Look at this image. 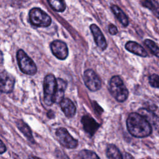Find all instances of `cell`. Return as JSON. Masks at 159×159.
<instances>
[{
	"label": "cell",
	"mask_w": 159,
	"mask_h": 159,
	"mask_svg": "<svg viewBox=\"0 0 159 159\" xmlns=\"http://www.w3.org/2000/svg\"><path fill=\"white\" fill-rule=\"evenodd\" d=\"M126 124L129 133L137 138L146 137L152 132L149 122L139 113H130L127 117Z\"/></svg>",
	"instance_id": "6da1fadb"
},
{
	"label": "cell",
	"mask_w": 159,
	"mask_h": 159,
	"mask_svg": "<svg viewBox=\"0 0 159 159\" xmlns=\"http://www.w3.org/2000/svg\"><path fill=\"white\" fill-rule=\"evenodd\" d=\"M111 95L118 102H124L128 98L129 91L119 76H112L109 83Z\"/></svg>",
	"instance_id": "7a4b0ae2"
},
{
	"label": "cell",
	"mask_w": 159,
	"mask_h": 159,
	"mask_svg": "<svg viewBox=\"0 0 159 159\" xmlns=\"http://www.w3.org/2000/svg\"><path fill=\"white\" fill-rule=\"evenodd\" d=\"M17 61L20 71L28 75H34L37 73V68L35 63L27 54L22 49L17 52Z\"/></svg>",
	"instance_id": "3957f363"
},
{
	"label": "cell",
	"mask_w": 159,
	"mask_h": 159,
	"mask_svg": "<svg viewBox=\"0 0 159 159\" xmlns=\"http://www.w3.org/2000/svg\"><path fill=\"white\" fill-rule=\"evenodd\" d=\"M57 89V79L53 74H48L43 80L44 101L47 106L54 103V98Z\"/></svg>",
	"instance_id": "277c9868"
},
{
	"label": "cell",
	"mask_w": 159,
	"mask_h": 159,
	"mask_svg": "<svg viewBox=\"0 0 159 159\" xmlns=\"http://www.w3.org/2000/svg\"><path fill=\"white\" fill-rule=\"evenodd\" d=\"M29 16L31 24L36 27H47L51 24V17L40 8L34 7L31 9Z\"/></svg>",
	"instance_id": "5b68a950"
},
{
	"label": "cell",
	"mask_w": 159,
	"mask_h": 159,
	"mask_svg": "<svg viewBox=\"0 0 159 159\" xmlns=\"http://www.w3.org/2000/svg\"><path fill=\"white\" fill-rule=\"evenodd\" d=\"M84 82L86 86L91 91H96L101 88L102 81L98 74L91 69L84 72Z\"/></svg>",
	"instance_id": "8992f818"
},
{
	"label": "cell",
	"mask_w": 159,
	"mask_h": 159,
	"mask_svg": "<svg viewBox=\"0 0 159 159\" xmlns=\"http://www.w3.org/2000/svg\"><path fill=\"white\" fill-rule=\"evenodd\" d=\"M55 135L60 144L65 148H75L78 145V140L74 139L65 128L57 129Z\"/></svg>",
	"instance_id": "52a82bcc"
},
{
	"label": "cell",
	"mask_w": 159,
	"mask_h": 159,
	"mask_svg": "<svg viewBox=\"0 0 159 159\" xmlns=\"http://www.w3.org/2000/svg\"><path fill=\"white\" fill-rule=\"evenodd\" d=\"M50 49L53 55L58 59L65 60L68 55V49L66 44L63 41L55 40L51 42Z\"/></svg>",
	"instance_id": "ba28073f"
},
{
	"label": "cell",
	"mask_w": 159,
	"mask_h": 159,
	"mask_svg": "<svg viewBox=\"0 0 159 159\" xmlns=\"http://www.w3.org/2000/svg\"><path fill=\"white\" fill-rule=\"evenodd\" d=\"M0 89L1 93H11L14 89L15 84L14 77L8 72L3 71L1 73Z\"/></svg>",
	"instance_id": "9c48e42d"
},
{
	"label": "cell",
	"mask_w": 159,
	"mask_h": 159,
	"mask_svg": "<svg viewBox=\"0 0 159 159\" xmlns=\"http://www.w3.org/2000/svg\"><path fill=\"white\" fill-rule=\"evenodd\" d=\"M90 29L97 46L102 50H104L107 47V43L101 29L94 24L90 25Z\"/></svg>",
	"instance_id": "30bf717a"
},
{
	"label": "cell",
	"mask_w": 159,
	"mask_h": 159,
	"mask_svg": "<svg viewBox=\"0 0 159 159\" xmlns=\"http://www.w3.org/2000/svg\"><path fill=\"white\" fill-rule=\"evenodd\" d=\"M81 123L85 132L91 136L93 135L99 127V124L93 117L88 115L83 116Z\"/></svg>",
	"instance_id": "8fae6325"
},
{
	"label": "cell",
	"mask_w": 159,
	"mask_h": 159,
	"mask_svg": "<svg viewBox=\"0 0 159 159\" xmlns=\"http://www.w3.org/2000/svg\"><path fill=\"white\" fill-rule=\"evenodd\" d=\"M139 114L143 116L150 124H152L156 131L159 134V117L154 114L152 111L147 108H142L139 110Z\"/></svg>",
	"instance_id": "7c38bea8"
},
{
	"label": "cell",
	"mask_w": 159,
	"mask_h": 159,
	"mask_svg": "<svg viewBox=\"0 0 159 159\" xmlns=\"http://www.w3.org/2000/svg\"><path fill=\"white\" fill-rule=\"evenodd\" d=\"M125 49L129 52L141 57H147L148 53L145 49L139 43L134 41H129L125 45Z\"/></svg>",
	"instance_id": "4fadbf2b"
},
{
	"label": "cell",
	"mask_w": 159,
	"mask_h": 159,
	"mask_svg": "<svg viewBox=\"0 0 159 159\" xmlns=\"http://www.w3.org/2000/svg\"><path fill=\"white\" fill-rule=\"evenodd\" d=\"M60 107L67 117H72L76 113V107L68 98H63L60 102Z\"/></svg>",
	"instance_id": "5bb4252c"
},
{
	"label": "cell",
	"mask_w": 159,
	"mask_h": 159,
	"mask_svg": "<svg viewBox=\"0 0 159 159\" xmlns=\"http://www.w3.org/2000/svg\"><path fill=\"white\" fill-rule=\"evenodd\" d=\"M66 86L67 83L66 81L61 78H57V89L54 98V102L60 103L62 101Z\"/></svg>",
	"instance_id": "9a60e30c"
},
{
	"label": "cell",
	"mask_w": 159,
	"mask_h": 159,
	"mask_svg": "<svg viewBox=\"0 0 159 159\" xmlns=\"http://www.w3.org/2000/svg\"><path fill=\"white\" fill-rule=\"evenodd\" d=\"M111 8L114 14L116 16V17L119 20L121 24L124 27L128 26L129 24V19L127 15L123 12V11L116 5H112Z\"/></svg>",
	"instance_id": "2e32d148"
},
{
	"label": "cell",
	"mask_w": 159,
	"mask_h": 159,
	"mask_svg": "<svg viewBox=\"0 0 159 159\" xmlns=\"http://www.w3.org/2000/svg\"><path fill=\"white\" fill-rule=\"evenodd\" d=\"M142 5L149 9L153 15L159 19V3L156 0H142Z\"/></svg>",
	"instance_id": "e0dca14e"
},
{
	"label": "cell",
	"mask_w": 159,
	"mask_h": 159,
	"mask_svg": "<svg viewBox=\"0 0 159 159\" xmlns=\"http://www.w3.org/2000/svg\"><path fill=\"white\" fill-rule=\"evenodd\" d=\"M106 153L108 159H122L123 158L118 148L114 144H109L107 146Z\"/></svg>",
	"instance_id": "ac0fdd59"
},
{
	"label": "cell",
	"mask_w": 159,
	"mask_h": 159,
	"mask_svg": "<svg viewBox=\"0 0 159 159\" xmlns=\"http://www.w3.org/2000/svg\"><path fill=\"white\" fill-rule=\"evenodd\" d=\"M16 124L19 130H20L24 134V135L30 142L34 143V141L32 134V131L30 130V128L27 125V124L24 122L22 120H18L16 122Z\"/></svg>",
	"instance_id": "d6986e66"
},
{
	"label": "cell",
	"mask_w": 159,
	"mask_h": 159,
	"mask_svg": "<svg viewBox=\"0 0 159 159\" xmlns=\"http://www.w3.org/2000/svg\"><path fill=\"white\" fill-rule=\"evenodd\" d=\"M51 8L55 11L62 12L66 9V5L64 0H47Z\"/></svg>",
	"instance_id": "ffe728a7"
},
{
	"label": "cell",
	"mask_w": 159,
	"mask_h": 159,
	"mask_svg": "<svg viewBox=\"0 0 159 159\" xmlns=\"http://www.w3.org/2000/svg\"><path fill=\"white\" fill-rule=\"evenodd\" d=\"M143 43L146 47H147L153 55L159 58V47L153 40L147 39L144 40Z\"/></svg>",
	"instance_id": "44dd1931"
},
{
	"label": "cell",
	"mask_w": 159,
	"mask_h": 159,
	"mask_svg": "<svg viewBox=\"0 0 159 159\" xmlns=\"http://www.w3.org/2000/svg\"><path fill=\"white\" fill-rule=\"evenodd\" d=\"M78 155L80 159H100L95 152L86 149L81 150Z\"/></svg>",
	"instance_id": "7402d4cb"
},
{
	"label": "cell",
	"mask_w": 159,
	"mask_h": 159,
	"mask_svg": "<svg viewBox=\"0 0 159 159\" xmlns=\"http://www.w3.org/2000/svg\"><path fill=\"white\" fill-rule=\"evenodd\" d=\"M148 83L154 88H159V75L153 73L148 76Z\"/></svg>",
	"instance_id": "603a6c76"
},
{
	"label": "cell",
	"mask_w": 159,
	"mask_h": 159,
	"mask_svg": "<svg viewBox=\"0 0 159 159\" xmlns=\"http://www.w3.org/2000/svg\"><path fill=\"white\" fill-rule=\"evenodd\" d=\"M108 30H109V32L111 35H116L118 32L117 27L116 25H114V24H109V27H108Z\"/></svg>",
	"instance_id": "cb8c5ba5"
},
{
	"label": "cell",
	"mask_w": 159,
	"mask_h": 159,
	"mask_svg": "<svg viewBox=\"0 0 159 159\" xmlns=\"http://www.w3.org/2000/svg\"><path fill=\"white\" fill-rule=\"evenodd\" d=\"M6 150V147L5 145L4 144L3 142L1 140V144H0V153L2 154L4 152H5Z\"/></svg>",
	"instance_id": "d4e9b609"
},
{
	"label": "cell",
	"mask_w": 159,
	"mask_h": 159,
	"mask_svg": "<svg viewBox=\"0 0 159 159\" xmlns=\"http://www.w3.org/2000/svg\"><path fill=\"white\" fill-rule=\"evenodd\" d=\"M57 155L60 159H69V158L66 155H65V153H61V152H59L58 153H57Z\"/></svg>",
	"instance_id": "484cf974"
},
{
	"label": "cell",
	"mask_w": 159,
	"mask_h": 159,
	"mask_svg": "<svg viewBox=\"0 0 159 159\" xmlns=\"http://www.w3.org/2000/svg\"><path fill=\"white\" fill-rule=\"evenodd\" d=\"M122 159H134V158H133V157L130 154H129L128 153H125L124 154V156L122 158Z\"/></svg>",
	"instance_id": "4316f807"
},
{
	"label": "cell",
	"mask_w": 159,
	"mask_h": 159,
	"mask_svg": "<svg viewBox=\"0 0 159 159\" xmlns=\"http://www.w3.org/2000/svg\"><path fill=\"white\" fill-rule=\"evenodd\" d=\"M29 159H40V158L37 157H35V156H30Z\"/></svg>",
	"instance_id": "83f0119b"
}]
</instances>
